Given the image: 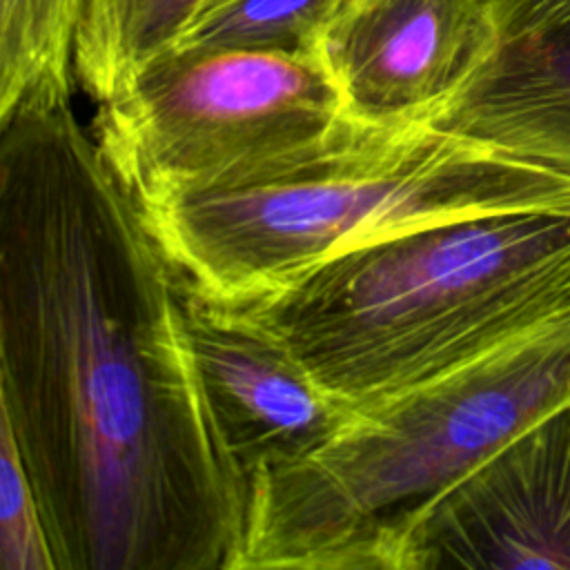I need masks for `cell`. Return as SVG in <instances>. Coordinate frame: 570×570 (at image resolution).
<instances>
[{"label":"cell","mask_w":570,"mask_h":570,"mask_svg":"<svg viewBox=\"0 0 570 570\" xmlns=\"http://www.w3.org/2000/svg\"><path fill=\"white\" fill-rule=\"evenodd\" d=\"M87 0H0V120L71 102Z\"/></svg>","instance_id":"obj_10"},{"label":"cell","mask_w":570,"mask_h":570,"mask_svg":"<svg viewBox=\"0 0 570 570\" xmlns=\"http://www.w3.org/2000/svg\"><path fill=\"white\" fill-rule=\"evenodd\" d=\"M180 287L200 390L249 494L258 472L312 456L347 428L354 410L332 399L274 334L183 278Z\"/></svg>","instance_id":"obj_8"},{"label":"cell","mask_w":570,"mask_h":570,"mask_svg":"<svg viewBox=\"0 0 570 570\" xmlns=\"http://www.w3.org/2000/svg\"><path fill=\"white\" fill-rule=\"evenodd\" d=\"M492 42V0H338L316 56L352 122L403 129L428 122Z\"/></svg>","instance_id":"obj_7"},{"label":"cell","mask_w":570,"mask_h":570,"mask_svg":"<svg viewBox=\"0 0 570 570\" xmlns=\"http://www.w3.org/2000/svg\"><path fill=\"white\" fill-rule=\"evenodd\" d=\"M316 53L174 42L109 100L91 134L138 203L252 183L358 131Z\"/></svg>","instance_id":"obj_5"},{"label":"cell","mask_w":570,"mask_h":570,"mask_svg":"<svg viewBox=\"0 0 570 570\" xmlns=\"http://www.w3.org/2000/svg\"><path fill=\"white\" fill-rule=\"evenodd\" d=\"M570 403V309L354 412L325 448L249 483L236 570H399L425 512Z\"/></svg>","instance_id":"obj_3"},{"label":"cell","mask_w":570,"mask_h":570,"mask_svg":"<svg viewBox=\"0 0 570 570\" xmlns=\"http://www.w3.org/2000/svg\"><path fill=\"white\" fill-rule=\"evenodd\" d=\"M205 2H212V0H205Z\"/></svg>","instance_id":"obj_14"},{"label":"cell","mask_w":570,"mask_h":570,"mask_svg":"<svg viewBox=\"0 0 570 570\" xmlns=\"http://www.w3.org/2000/svg\"><path fill=\"white\" fill-rule=\"evenodd\" d=\"M0 419L58 570H236L180 276L71 102L0 120Z\"/></svg>","instance_id":"obj_1"},{"label":"cell","mask_w":570,"mask_h":570,"mask_svg":"<svg viewBox=\"0 0 570 570\" xmlns=\"http://www.w3.org/2000/svg\"><path fill=\"white\" fill-rule=\"evenodd\" d=\"M338 0H212L176 42L249 51L316 53Z\"/></svg>","instance_id":"obj_12"},{"label":"cell","mask_w":570,"mask_h":570,"mask_svg":"<svg viewBox=\"0 0 570 570\" xmlns=\"http://www.w3.org/2000/svg\"><path fill=\"white\" fill-rule=\"evenodd\" d=\"M205 0H87L73 51L76 80L109 100L149 58L178 40Z\"/></svg>","instance_id":"obj_11"},{"label":"cell","mask_w":570,"mask_h":570,"mask_svg":"<svg viewBox=\"0 0 570 570\" xmlns=\"http://www.w3.org/2000/svg\"><path fill=\"white\" fill-rule=\"evenodd\" d=\"M0 570H58L29 472L0 419Z\"/></svg>","instance_id":"obj_13"},{"label":"cell","mask_w":570,"mask_h":570,"mask_svg":"<svg viewBox=\"0 0 570 570\" xmlns=\"http://www.w3.org/2000/svg\"><path fill=\"white\" fill-rule=\"evenodd\" d=\"M485 60L430 127L570 174V0H492Z\"/></svg>","instance_id":"obj_9"},{"label":"cell","mask_w":570,"mask_h":570,"mask_svg":"<svg viewBox=\"0 0 570 570\" xmlns=\"http://www.w3.org/2000/svg\"><path fill=\"white\" fill-rule=\"evenodd\" d=\"M178 276L243 303L401 232L497 212L570 214V174L428 122L358 131L252 183L140 203Z\"/></svg>","instance_id":"obj_4"},{"label":"cell","mask_w":570,"mask_h":570,"mask_svg":"<svg viewBox=\"0 0 570 570\" xmlns=\"http://www.w3.org/2000/svg\"><path fill=\"white\" fill-rule=\"evenodd\" d=\"M570 570V403L450 488L416 523L399 570Z\"/></svg>","instance_id":"obj_6"},{"label":"cell","mask_w":570,"mask_h":570,"mask_svg":"<svg viewBox=\"0 0 570 570\" xmlns=\"http://www.w3.org/2000/svg\"><path fill=\"white\" fill-rule=\"evenodd\" d=\"M225 305L356 412L570 309V214L497 212L414 227Z\"/></svg>","instance_id":"obj_2"}]
</instances>
